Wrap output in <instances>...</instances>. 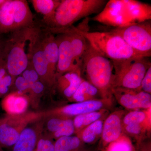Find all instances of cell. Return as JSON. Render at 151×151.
Returning a JSON list of instances; mask_svg holds the SVG:
<instances>
[{
    "label": "cell",
    "instance_id": "cell-1",
    "mask_svg": "<svg viewBox=\"0 0 151 151\" xmlns=\"http://www.w3.org/2000/svg\"><path fill=\"white\" fill-rule=\"evenodd\" d=\"M151 6L135 0H111L92 20L114 28L151 20Z\"/></svg>",
    "mask_w": 151,
    "mask_h": 151
},
{
    "label": "cell",
    "instance_id": "cell-2",
    "mask_svg": "<svg viewBox=\"0 0 151 151\" xmlns=\"http://www.w3.org/2000/svg\"><path fill=\"white\" fill-rule=\"evenodd\" d=\"M107 2L105 0H60L54 16L44 29L58 34L81 19L99 13Z\"/></svg>",
    "mask_w": 151,
    "mask_h": 151
},
{
    "label": "cell",
    "instance_id": "cell-3",
    "mask_svg": "<svg viewBox=\"0 0 151 151\" xmlns=\"http://www.w3.org/2000/svg\"><path fill=\"white\" fill-rule=\"evenodd\" d=\"M82 72L86 81L99 90L102 98L111 99L113 81L112 60L99 53L88 41L81 64Z\"/></svg>",
    "mask_w": 151,
    "mask_h": 151
},
{
    "label": "cell",
    "instance_id": "cell-4",
    "mask_svg": "<svg viewBox=\"0 0 151 151\" xmlns=\"http://www.w3.org/2000/svg\"><path fill=\"white\" fill-rule=\"evenodd\" d=\"M84 36L95 50L113 61L142 57L134 51L121 37L112 32L87 31Z\"/></svg>",
    "mask_w": 151,
    "mask_h": 151
},
{
    "label": "cell",
    "instance_id": "cell-5",
    "mask_svg": "<svg viewBox=\"0 0 151 151\" xmlns=\"http://www.w3.org/2000/svg\"><path fill=\"white\" fill-rule=\"evenodd\" d=\"M112 61L113 67V89H139L142 80L151 66L149 58L144 57Z\"/></svg>",
    "mask_w": 151,
    "mask_h": 151
},
{
    "label": "cell",
    "instance_id": "cell-6",
    "mask_svg": "<svg viewBox=\"0 0 151 151\" xmlns=\"http://www.w3.org/2000/svg\"><path fill=\"white\" fill-rule=\"evenodd\" d=\"M30 27L11 33L10 37L5 41L2 59L8 73L14 78L21 75L28 64L25 46L28 42Z\"/></svg>",
    "mask_w": 151,
    "mask_h": 151
},
{
    "label": "cell",
    "instance_id": "cell-7",
    "mask_svg": "<svg viewBox=\"0 0 151 151\" xmlns=\"http://www.w3.org/2000/svg\"><path fill=\"white\" fill-rule=\"evenodd\" d=\"M35 23L27 1L5 0L0 6V35L29 27Z\"/></svg>",
    "mask_w": 151,
    "mask_h": 151
},
{
    "label": "cell",
    "instance_id": "cell-8",
    "mask_svg": "<svg viewBox=\"0 0 151 151\" xmlns=\"http://www.w3.org/2000/svg\"><path fill=\"white\" fill-rule=\"evenodd\" d=\"M28 42L27 55L29 60L32 63L37 71L40 80L46 88L54 86L56 78L51 75L49 70L42 44L41 27L35 23L29 28Z\"/></svg>",
    "mask_w": 151,
    "mask_h": 151
},
{
    "label": "cell",
    "instance_id": "cell-9",
    "mask_svg": "<svg viewBox=\"0 0 151 151\" xmlns=\"http://www.w3.org/2000/svg\"><path fill=\"white\" fill-rule=\"evenodd\" d=\"M110 31L123 39L136 52L144 57L151 55V21L115 27Z\"/></svg>",
    "mask_w": 151,
    "mask_h": 151
},
{
    "label": "cell",
    "instance_id": "cell-10",
    "mask_svg": "<svg viewBox=\"0 0 151 151\" xmlns=\"http://www.w3.org/2000/svg\"><path fill=\"white\" fill-rule=\"evenodd\" d=\"M43 116V113L31 112L7 115L0 119V147L2 148L13 147L25 127Z\"/></svg>",
    "mask_w": 151,
    "mask_h": 151
},
{
    "label": "cell",
    "instance_id": "cell-11",
    "mask_svg": "<svg viewBox=\"0 0 151 151\" xmlns=\"http://www.w3.org/2000/svg\"><path fill=\"white\" fill-rule=\"evenodd\" d=\"M90 20L89 17H87L84 18L77 27L72 26L60 32H66L68 33L76 65L81 70L87 43L84 32L89 31Z\"/></svg>",
    "mask_w": 151,
    "mask_h": 151
},
{
    "label": "cell",
    "instance_id": "cell-12",
    "mask_svg": "<svg viewBox=\"0 0 151 151\" xmlns=\"http://www.w3.org/2000/svg\"><path fill=\"white\" fill-rule=\"evenodd\" d=\"M112 94L119 104L128 109H148L151 106V94L139 89L113 88Z\"/></svg>",
    "mask_w": 151,
    "mask_h": 151
},
{
    "label": "cell",
    "instance_id": "cell-13",
    "mask_svg": "<svg viewBox=\"0 0 151 151\" xmlns=\"http://www.w3.org/2000/svg\"><path fill=\"white\" fill-rule=\"evenodd\" d=\"M110 100L102 98L72 103L44 113V116L53 115L69 118L70 116L75 117L85 113L100 111L107 103H110Z\"/></svg>",
    "mask_w": 151,
    "mask_h": 151
},
{
    "label": "cell",
    "instance_id": "cell-14",
    "mask_svg": "<svg viewBox=\"0 0 151 151\" xmlns=\"http://www.w3.org/2000/svg\"><path fill=\"white\" fill-rule=\"evenodd\" d=\"M44 117L28 124L22 131L12 151H35L44 132Z\"/></svg>",
    "mask_w": 151,
    "mask_h": 151
},
{
    "label": "cell",
    "instance_id": "cell-15",
    "mask_svg": "<svg viewBox=\"0 0 151 151\" xmlns=\"http://www.w3.org/2000/svg\"><path fill=\"white\" fill-rule=\"evenodd\" d=\"M55 39L58 49V60L56 77L68 72L81 70L76 65L68 33L66 32L58 34Z\"/></svg>",
    "mask_w": 151,
    "mask_h": 151
},
{
    "label": "cell",
    "instance_id": "cell-16",
    "mask_svg": "<svg viewBox=\"0 0 151 151\" xmlns=\"http://www.w3.org/2000/svg\"><path fill=\"white\" fill-rule=\"evenodd\" d=\"M83 80L81 70L71 71L57 76L54 86L60 94L70 100Z\"/></svg>",
    "mask_w": 151,
    "mask_h": 151
},
{
    "label": "cell",
    "instance_id": "cell-17",
    "mask_svg": "<svg viewBox=\"0 0 151 151\" xmlns=\"http://www.w3.org/2000/svg\"><path fill=\"white\" fill-rule=\"evenodd\" d=\"M42 29V44L51 75L56 78V70L58 60V49L54 34Z\"/></svg>",
    "mask_w": 151,
    "mask_h": 151
},
{
    "label": "cell",
    "instance_id": "cell-18",
    "mask_svg": "<svg viewBox=\"0 0 151 151\" xmlns=\"http://www.w3.org/2000/svg\"><path fill=\"white\" fill-rule=\"evenodd\" d=\"M122 113L117 111L111 113L104 122L101 136L105 145L115 142L121 137L123 130Z\"/></svg>",
    "mask_w": 151,
    "mask_h": 151
},
{
    "label": "cell",
    "instance_id": "cell-19",
    "mask_svg": "<svg viewBox=\"0 0 151 151\" xmlns=\"http://www.w3.org/2000/svg\"><path fill=\"white\" fill-rule=\"evenodd\" d=\"M29 98L18 91L6 95L2 102L3 109L7 115H17L25 113L28 106Z\"/></svg>",
    "mask_w": 151,
    "mask_h": 151
},
{
    "label": "cell",
    "instance_id": "cell-20",
    "mask_svg": "<svg viewBox=\"0 0 151 151\" xmlns=\"http://www.w3.org/2000/svg\"><path fill=\"white\" fill-rule=\"evenodd\" d=\"M30 2L37 12L43 15L42 21L45 26L53 18L60 0H32Z\"/></svg>",
    "mask_w": 151,
    "mask_h": 151
},
{
    "label": "cell",
    "instance_id": "cell-21",
    "mask_svg": "<svg viewBox=\"0 0 151 151\" xmlns=\"http://www.w3.org/2000/svg\"><path fill=\"white\" fill-rule=\"evenodd\" d=\"M98 95L101 97L100 92L97 88L84 79L70 100L76 103L85 102L96 100Z\"/></svg>",
    "mask_w": 151,
    "mask_h": 151
},
{
    "label": "cell",
    "instance_id": "cell-22",
    "mask_svg": "<svg viewBox=\"0 0 151 151\" xmlns=\"http://www.w3.org/2000/svg\"><path fill=\"white\" fill-rule=\"evenodd\" d=\"M83 143L77 136L61 137L55 142L54 151H84Z\"/></svg>",
    "mask_w": 151,
    "mask_h": 151
},
{
    "label": "cell",
    "instance_id": "cell-23",
    "mask_svg": "<svg viewBox=\"0 0 151 151\" xmlns=\"http://www.w3.org/2000/svg\"><path fill=\"white\" fill-rule=\"evenodd\" d=\"M104 122L99 119L81 131L80 139L84 143L92 144L102 135Z\"/></svg>",
    "mask_w": 151,
    "mask_h": 151
},
{
    "label": "cell",
    "instance_id": "cell-24",
    "mask_svg": "<svg viewBox=\"0 0 151 151\" xmlns=\"http://www.w3.org/2000/svg\"><path fill=\"white\" fill-rule=\"evenodd\" d=\"M103 111H94L75 116L73 120L75 131L81 132L87 126L101 119Z\"/></svg>",
    "mask_w": 151,
    "mask_h": 151
},
{
    "label": "cell",
    "instance_id": "cell-25",
    "mask_svg": "<svg viewBox=\"0 0 151 151\" xmlns=\"http://www.w3.org/2000/svg\"><path fill=\"white\" fill-rule=\"evenodd\" d=\"M146 112L142 111H132L127 113L122 120V125L125 126L129 124H143L147 119Z\"/></svg>",
    "mask_w": 151,
    "mask_h": 151
},
{
    "label": "cell",
    "instance_id": "cell-26",
    "mask_svg": "<svg viewBox=\"0 0 151 151\" xmlns=\"http://www.w3.org/2000/svg\"><path fill=\"white\" fill-rule=\"evenodd\" d=\"M75 132V129L73 124V120L70 118H68L64 126L59 131L54 133L50 137L57 139L61 137L72 136Z\"/></svg>",
    "mask_w": 151,
    "mask_h": 151
},
{
    "label": "cell",
    "instance_id": "cell-27",
    "mask_svg": "<svg viewBox=\"0 0 151 151\" xmlns=\"http://www.w3.org/2000/svg\"><path fill=\"white\" fill-rule=\"evenodd\" d=\"M46 88L40 80L32 84L28 92L29 93V100H32L33 102L38 103L40 97L44 92Z\"/></svg>",
    "mask_w": 151,
    "mask_h": 151
},
{
    "label": "cell",
    "instance_id": "cell-28",
    "mask_svg": "<svg viewBox=\"0 0 151 151\" xmlns=\"http://www.w3.org/2000/svg\"><path fill=\"white\" fill-rule=\"evenodd\" d=\"M108 151H133V147L129 141L122 138L111 143Z\"/></svg>",
    "mask_w": 151,
    "mask_h": 151
},
{
    "label": "cell",
    "instance_id": "cell-29",
    "mask_svg": "<svg viewBox=\"0 0 151 151\" xmlns=\"http://www.w3.org/2000/svg\"><path fill=\"white\" fill-rule=\"evenodd\" d=\"M54 144L52 138L43 133L39 140L35 151H54Z\"/></svg>",
    "mask_w": 151,
    "mask_h": 151
},
{
    "label": "cell",
    "instance_id": "cell-30",
    "mask_svg": "<svg viewBox=\"0 0 151 151\" xmlns=\"http://www.w3.org/2000/svg\"><path fill=\"white\" fill-rule=\"evenodd\" d=\"M21 75L31 85L40 80L38 74L29 60L27 67Z\"/></svg>",
    "mask_w": 151,
    "mask_h": 151
},
{
    "label": "cell",
    "instance_id": "cell-31",
    "mask_svg": "<svg viewBox=\"0 0 151 151\" xmlns=\"http://www.w3.org/2000/svg\"><path fill=\"white\" fill-rule=\"evenodd\" d=\"M15 78L9 73L4 77L2 81L0 83V97L7 94L11 86L13 85Z\"/></svg>",
    "mask_w": 151,
    "mask_h": 151
},
{
    "label": "cell",
    "instance_id": "cell-32",
    "mask_svg": "<svg viewBox=\"0 0 151 151\" xmlns=\"http://www.w3.org/2000/svg\"><path fill=\"white\" fill-rule=\"evenodd\" d=\"M14 84L16 88L17 91L23 94L28 92L31 86L22 75L19 76L16 78Z\"/></svg>",
    "mask_w": 151,
    "mask_h": 151
},
{
    "label": "cell",
    "instance_id": "cell-33",
    "mask_svg": "<svg viewBox=\"0 0 151 151\" xmlns=\"http://www.w3.org/2000/svg\"><path fill=\"white\" fill-rule=\"evenodd\" d=\"M139 89L151 94V66L147 70L144 76L140 87Z\"/></svg>",
    "mask_w": 151,
    "mask_h": 151
},
{
    "label": "cell",
    "instance_id": "cell-34",
    "mask_svg": "<svg viewBox=\"0 0 151 151\" xmlns=\"http://www.w3.org/2000/svg\"><path fill=\"white\" fill-rule=\"evenodd\" d=\"M143 124H132L124 126L125 131L130 134H139L143 130Z\"/></svg>",
    "mask_w": 151,
    "mask_h": 151
},
{
    "label": "cell",
    "instance_id": "cell-35",
    "mask_svg": "<svg viewBox=\"0 0 151 151\" xmlns=\"http://www.w3.org/2000/svg\"><path fill=\"white\" fill-rule=\"evenodd\" d=\"M0 35V60L2 58L3 51L4 47L6 40H4Z\"/></svg>",
    "mask_w": 151,
    "mask_h": 151
},
{
    "label": "cell",
    "instance_id": "cell-36",
    "mask_svg": "<svg viewBox=\"0 0 151 151\" xmlns=\"http://www.w3.org/2000/svg\"><path fill=\"white\" fill-rule=\"evenodd\" d=\"M5 0H0V6L3 4V3L4 2Z\"/></svg>",
    "mask_w": 151,
    "mask_h": 151
},
{
    "label": "cell",
    "instance_id": "cell-37",
    "mask_svg": "<svg viewBox=\"0 0 151 151\" xmlns=\"http://www.w3.org/2000/svg\"><path fill=\"white\" fill-rule=\"evenodd\" d=\"M0 151H3L2 148L0 147Z\"/></svg>",
    "mask_w": 151,
    "mask_h": 151
}]
</instances>
